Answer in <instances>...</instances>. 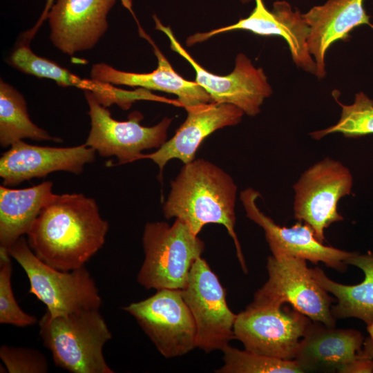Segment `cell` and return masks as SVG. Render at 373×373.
Segmentation results:
<instances>
[{"label": "cell", "instance_id": "cell-3", "mask_svg": "<svg viewBox=\"0 0 373 373\" xmlns=\"http://www.w3.org/2000/svg\"><path fill=\"white\" fill-rule=\"evenodd\" d=\"M39 334L56 366L72 373H114L103 349L112 338L99 309H84L39 321Z\"/></svg>", "mask_w": 373, "mask_h": 373}, {"label": "cell", "instance_id": "cell-10", "mask_svg": "<svg viewBox=\"0 0 373 373\" xmlns=\"http://www.w3.org/2000/svg\"><path fill=\"white\" fill-rule=\"evenodd\" d=\"M124 309L164 357L180 356L197 347L195 323L180 289H158Z\"/></svg>", "mask_w": 373, "mask_h": 373}, {"label": "cell", "instance_id": "cell-30", "mask_svg": "<svg viewBox=\"0 0 373 373\" xmlns=\"http://www.w3.org/2000/svg\"><path fill=\"white\" fill-rule=\"evenodd\" d=\"M369 336L365 339L363 350L373 360V323L367 325Z\"/></svg>", "mask_w": 373, "mask_h": 373}, {"label": "cell", "instance_id": "cell-26", "mask_svg": "<svg viewBox=\"0 0 373 373\" xmlns=\"http://www.w3.org/2000/svg\"><path fill=\"white\" fill-rule=\"evenodd\" d=\"M224 365L218 373H300L303 372L296 360H282L240 350L229 345L222 350Z\"/></svg>", "mask_w": 373, "mask_h": 373}, {"label": "cell", "instance_id": "cell-17", "mask_svg": "<svg viewBox=\"0 0 373 373\" xmlns=\"http://www.w3.org/2000/svg\"><path fill=\"white\" fill-rule=\"evenodd\" d=\"M185 110L186 118L175 135L155 152L142 153L140 157L153 160L159 166L160 176L172 159H178L184 164L194 160L199 146L208 135L219 128L238 124L245 114L233 104L214 102Z\"/></svg>", "mask_w": 373, "mask_h": 373}, {"label": "cell", "instance_id": "cell-20", "mask_svg": "<svg viewBox=\"0 0 373 373\" xmlns=\"http://www.w3.org/2000/svg\"><path fill=\"white\" fill-rule=\"evenodd\" d=\"M364 0H328L314 6L303 17L309 27L307 46L316 64L315 75H326L325 55L332 44L346 40L354 28L367 25L373 28L363 6Z\"/></svg>", "mask_w": 373, "mask_h": 373}, {"label": "cell", "instance_id": "cell-6", "mask_svg": "<svg viewBox=\"0 0 373 373\" xmlns=\"http://www.w3.org/2000/svg\"><path fill=\"white\" fill-rule=\"evenodd\" d=\"M268 280L255 295L254 305H283L293 308L326 326L334 327L331 312L334 301L312 276L306 260L271 256L267 264Z\"/></svg>", "mask_w": 373, "mask_h": 373}, {"label": "cell", "instance_id": "cell-4", "mask_svg": "<svg viewBox=\"0 0 373 373\" xmlns=\"http://www.w3.org/2000/svg\"><path fill=\"white\" fill-rule=\"evenodd\" d=\"M142 244L144 260L137 276L146 289H180L186 286L194 262L204 251V242L182 220L172 225L147 222Z\"/></svg>", "mask_w": 373, "mask_h": 373}, {"label": "cell", "instance_id": "cell-25", "mask_svg": "<svg viewBox=\"0 0 373 373\" xmlns=\"http://www.w3.org/2000/svg\"><path fill=\"white\" fill-rule=\"evenodd\" d=\"M336 102L341 107L338 122L327 128L310 133L315 140H321L329 134L342 133L346 137H360L373 134V100L363 92L356 94L353 104L345 105Z\"/></svg>", "mask_w": 373, "mask_h": 373}, {"label": "cell", "instance_id": "cell-13", "mask_svg": "<svg viewBox=\"0 0 373 373\" xmlns=\"http://www.w3.org/2000/svg\"><path fill=\"white\" fill-rule=\"evenodd\" d=\"M255 7L250 15L237 23L209 32H197L189 36L186 45L191 46L207 41L220 33L242 30L261 36H278L285 39L296 66L306 72L315 75L316 64L309 53L307 39L309 27L299 10H293L285 1L274 3L269 11L262 0H255Z\"/></svg>", "mask_w": 373, "mask_h": 373}, {"label": "cell", "instance_id": "cell-18", "mask_svg": "<svg viewBox=\"0 0 373 373\" xmlns=\"http://www.w3.org/2000/svg\"><path fill=\"white\" fill-rule=\"evenodd\" d=\"M141 37L151 45L157 59V67L151 73H137L117 70L105 64L92 66L91 79L113 85L141 87L175 95L184 108L212 102L210 95L195 81L182 77L173 68L167 59L150 37L139 26Z\"/></svg>", "mask_w": 373, "mask_h": 373}, {"label": "cell", "instance_id": "cell-31", "mask_svg": "<svg viewBox=\"0 0 373 373\" xmlns=\"http://www.w3.org/2000/svg\"><path fill=\"white\" fill-rule=\"evenodd\" d=\"M240 1L242 3H248L251 2L252 0H240Z\"/></svg>", "mask_w": 373, "mask_h": 373}, {"label": "cell", "instance_id": "cell-29", "mask_svg": "<svg viewBox=\"0 0 373 373\" xmlns=\"http://www.w3.org/2000/svg\"><path fill=\"white\" fill-rule=\"evenodd\" d=\"M55 0H46V5L44 6V10L41 12V15L36 23V24L28 31L24 33L23 36L22 37L23 41L30 43V41L32 39V38L35 36L36 32H37L38 29L40 28V26L42 25L44 21L47 19L48 14L54 4Z\"/></svg>", "mask_w": 373, "mask_h": 373}, {"label": "cell", "instance_id": "cell-5", "mask_svg": "<svg viewBox=\"0 0 373 373\" xmlns=\"http://www.w3.org/2000/svg\"><path fill=\"white\" fill-rule=\"evenodd\" d=\"M25 271L29 293L46 307L51 316L84 309H99L102 300L95 282L85 266L71 270L55 269L40 260L21 236L8 250Z\"/></svg>", "mask_w": 373, "mask_h": 373}, {"label": "cell", "instance_id": "cell-24", "mask_svg": "<svg viewBox=\"0 0 373 373\" xmlns=\"http://www.w3.org/2000/svg\"><path fill=\"white\" fill-rule=\"evenodd\" d=\"M37 141L61 140L32 122L23 95L10 84L0 81V145L10 146L23 139Z\"/></svg>", "mask_w": 373, "mask_h": 373}, {"label": "cell", "instance_id": "cell-16", "mask_svg": "<svg viewBox=\"0 0 373 373\" xmlns=\"http://www.w3.org/2000/svg\"><path fill=\"white\" fill-rule=\"evenodd\" d=\"M96 151L85 144L72 147L13 143L0 158V177L4 186H15L32 178L46 177L55 171L82 173L87 163L95 159Z\"/></svg>", "mask_w": 373, "mask_h": 373}, {"label": "cell", "instance_id": "cell-19", "mask_svg": "<svg viewBox=\"0 0 373 373\" xmlns=\"http://www.w3.org/2000/svg\"><path fill=\"white\" fill-rule=\"evenodd\" d=\"M8 62L19 71L40 78H47L63 87L72 86L92 92L103 106L117 104L128 109L137 100H159L160 97L144 90H125L113 84L93 79H83L47 58L36 55L28 44L20 43L10 55Z\"/></svg>", "mask_w": 373, "mask_h": 373}, {"label": "cell", "instance_id": "cell-28", "mask_svg": "<svg viewBox=\"0 0 373 373\" xmlns=\"http://www.w3.org/2000/svg\"><path fill=\"white\" fill-rule=\"evenodd\" d=\"M0 358L9 373H46L49 370L46 357L33 348L3 345Z\"/></svg>", "mask_w": 373, "mask_h": 373}, {"label": "cell", "instance_id": "cell-11", "mask_svg": "<svg viewBox=\"0 0 373 373\" xmlns=\"http://www.w3.org/2000/svg\"><path fill=\"white\" fill-rule=\"evenodd\" d=\"M181 291L195 323L197 347L207 353L222 350L234 338L237 315L229 308L225 289L204 259L194 262Z\"/></svg>", "mask_w": 373, "mask_h": 373}, {"label": "cell", "instance_id": "cell-1", "mask_svg": "<svg viewBox=\"0 0 373 373\" xmlns=\"http://www.w3.org/2000/svg\"><path fill=\"white\" fill-rule=\"evenodd\" d=\"M92 198L53 194L28 233L34 254L50 267L71 271L83 266L103 247L108 231Z\"/></svg>", "mask_w": 373, "mask_h": 373}, {"label": "cell", "instance_id": "cell-22", "mask_svg": "<svg viewBox=\"0 0 373 373\" xmlns=\"http://www.w3.org/2000/svg\"><path fill=\"white\" fill-rule=\"evenodd\" d=\"M52 182L26 189L0 186V249H9L27 234L41 209L53 195Z\"/></svg>", "mask_w": 373, "mask_h": 373}, {"label": "cell", "instance_id": "cell-27", "mask_svg": "<svg viewBox=\"0 0 373 373\" xmlns=\"http://www.w3.org/2000/svg\"><path fill=\"white\" fill-rule=\"evenodd\" d=\"M11 258L8 251L0 249V323L20 327L31 326L37 323V318L20 307L12 291Z\"/></svg>", "mask_w": 373, "mask_h": 373}, {"label": "cell", "instance_id": "cell-2", "mask_svg": "<svg viewBox=\"0 0 373 373\" xmlns=\"http://www.w3.org/2000/svg\"><path fill=\"white\" fill-rule=\"evenodd\" d=\"M237 186L225 171L204 159L186 164L171 183V191L163 205L167 219L184 222L198 235L207 224L225 227L236 245L237 256L247 271L234 227Z\"/></svg>", "mask_w": 373, "mask_h": 373}, {"label": "cell", "instance_id": "cell-21", "mask_svg": "<svg viewBox=\"0 0 373 373\" xmlns=\"http://www.w3.org/2000/svg\"><path fill=\"white\" fill-rule=\"evenodd\" d=\"M364 341L357 330L335 329L312 322L294 360L303 372L343 373L347 365L363 355Z\"/></svg>", "mask_w": 373, "mask_h": 373}, {"label": "cell", "instance_id": "cell-9", "mask_svg": "<svg viewBox=\"0 0 373 373\" xmlns=\"http://www.w3.org/2000/svg\"><path fill=\"white\" fill-rule=\"evenodd\" d=\"M84 95L90 119V130L84 144L99 155L115 156L117 164H126L140 160L143 151L160 148L166 141L172 119L165 117L155 126H144L140 124L142 114L134 111L126 121H118L92 92L86 90Z\"/></svg>", "mask_w": 373, "mask_h": 373}, {"label": "cell", "instance_id": "cell-14", "mask_svg": "<svg viewBox=\"0 0 373 373\" xmlns=\"http://www.w3.org/2000/svg\"><path fill=\"white\" fill-rule=\"evenodd\" d=\"M258 196L259 192L248 188L240 193V198L247 216L264 230L273 256L296 257L316 265L322 262L341 272L347 270L346 260L354 252L325 245L305 222H297L291 227L279 226L259 209L256 203Z\"/></svg>", "mask_w": 373, "mask_h": 373}, {"label": "cell", "instance_id": "cell-12", "mask_svg": "<svg viewBox=\"0 0 373 373\" xmlns=\"http://www.w3.org/2000/svg\"><path fill=\"white\" fill-rule=\"evenodd\" d=\"M153 19L155 29L166 35L171 50L193 68L195 81L210 95L213 102L233 104L249 116H255L260 112L264 100L272 94V88L261 68L255 67L245 54L239 53L231 73L224 76L211 73L193 59L176 39L170 27L164 26L155 15Z\"/></svg>", "mask_w": 373, "mask_h": 373}, {"label": "cell", "instance_id": "cell-7", "mask_svg": "<svg viewBox=\"0 0 373 373\" xmlns=\"http://www.w3.org/2000/svg\"><path fill=\"white\" fill-rule=\"evenodd\" d=\"M312 320L294 308L250 304L237 314L234 338L245 350L282 360H294Z\"/></svg>", "mask_w": 373, "mask_h": 373}, {"label": "cell", "instance_id": "cell-8", "mask_svg": "<svg viewBox=\"0 0 373 373\" xmlns=\"http://www.w3.org/2000/svg\"><path fill=\"white\" fill-rule=\"evenodd\" d=\"M352 186L349 169L332 158L323 159L305 170L293 186L294 218L310 226L324 243L325 230L343 220L338 203L351 193Z\"/></svg>", "mask_w": 373, "mask_h": 373}, {"label": "cell", "instance_id": "cell-23", "mask_svg": "<svg viewBox=\"0 0 373 373\" xmlns=\"http://www.w3.org/2000/svg\"><path fill=\"white\" fill-rule=\"evenodd\" d=\"M346 263L363 271L364 279L361 283L346 285L331 280L318 267L310 268V271L316 281L337 298V304L331 307L335 319L354 317L369 325L373 323V254L354 252Z\"/></svg>", "mask_w": 373, "mask_h": 373}, {"label": "cell", "instance_id": "cell-15", "mask_svg": "<svg viewBox=\"0 0 373 373\" xmlns=\"http://www.w3.org/2000/svg\"><path fill=\"white\" fill-rule=\"evenodd\" d=\"M116 1L55 0L46 19L52 44L68 55L92 49L107 31ZM121 1L131 9V0Z\"/></svg>", "mask_w": 373, "mask_h": 373}]
</instances>
